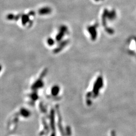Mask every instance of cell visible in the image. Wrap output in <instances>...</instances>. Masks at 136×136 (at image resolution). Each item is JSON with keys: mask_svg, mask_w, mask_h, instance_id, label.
Returning a JSON list of instances; mask_svg holds the SVG:
<instances>
[{"mask_svg": "<svg viewBox=\"0 0 136 136\" xmlns=\"http://www.w3.org/2000/svg\"><path fill=\"white\" fill-rule=\"evenodd\" d=\"M58 91H59V89H58V87H54L52 90V93H53L54 95H56L58 93Z\"/></svg>", "mask_w": 136, "mask_h": 136, "instance_id": "cell-1", "label": "cell"}]
</instances>
